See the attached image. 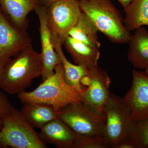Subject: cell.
Masks as SVG:
<instances>
[{"label":"cell","mask_w":148,"mask_h":148,"mask_svg":"<svg viewBox=\"0 0 148 148\" xmlns=\"http://www.w3.org/2000/svg\"><path fill=\"white\" fill-rule=\"evenodd\" d=\"M60 1H63V0H40V5L47 7L52 3Z\"/></svg>","instance_id":"cell-24"},{"label":"cell","mask_w":148,"mask_h":148,"mask_svg":"<svg viewBox=\"0 0 148 148\" xmlns=\"http://www.w3.org/2000/svg\"><path fill=\"white\" fill-rule=\"evenodd\" d=\"M73 148H110L104 136L77 134Z\"/></svg>","instance_id":"cell-21"},{"label":"cell","mask_w":148,"mask_h":148,"mask_svg":"<svg viewBox=\"0 0 148 148\" xmlns=\"http://www.w3.org/2000/svg\"><path fill=\"white\" fill-rule=\"evenodd\" d=\"M81 95L65 80L61 63L56 66L54 74L42 82L35 90L17 94L23 104L47 105L52 107L57 112L69 104L81 101Z\"/></svg>","instance_id":"cell-2"},{"label":"cell","mask_w":148,"mask_h":148,"mask_svg":"<svg viewBox=\"0 0 148 148\" xmlns=\"http://www.w3.org/2000/svg\"><path fill=\"white\" fill-rule=\"evenodd\" d=\"M79 1L83 12L110 41L117 44H128L132 34L125 27L121 14L110 0Z\"/></svg>","instance_id":"cell-3"},{"label":"cell","mask_w":148,"mask_h":148,"mask_svg":"<svg viewBox=\"0 0 148 148\" xmlns=\"http://www.w3.org/2000/svg\"><path fill=\"white\" fill-rule=\"evenodd\" d=\"M75 63L88 70L98 66L100 58L99 49L91 47L68 36L63 44Z\"/></svg>","instance_id":"cell-15"},{"label":"cell","mask_w":148,"mask_h":148,"mask_svg":"<svg viewBox=\"0 0 148 148\" xmlns=\"http://www.w3.org/2000/svg\"><path fill=\"white\" fill-rule=\"evenodd\" d=\"M42 71L41 54L30 45L6 62L0 79V88L8 94H18L25 91L34 79L41 76Z\"/></svg>","instance_id":"cell-1"},{"label":"cell","mask_w":148,"mask_h":148,"mask_svg":"<svg viewBox=\"0 0 148 148\" xmlns=\"http://www.w3.org/2000/svg\"><path fill=\"white\" fill-rule=\"evenodd\" d=\"M8 60H5V59L0 58V79H1V77L4 66Z\"/></svg>","instance_id":"cell-26"},{"label":"cell","mask_w":148,"mask_h":148,"mask_svg":"<svg viewBox=\"0 0 148 148\" xmlns=\"http://www.w3.org/2000/svg\"><path fill=\"white\" fill-rule=\"evenodd\" d=\"M144 72L145 73L146 75L148 76V66L145 69V72Z\"/></svg>","instance_id":"cell-27"},{"label":"cell","mask_w":148,"mask_h":148,"mask_svg":"<svg viewBox=\"0 0 148 148\" xmlns=\"http://www.w3.org/2000/svg\"><path fill=\"white\" fill-rule=\"evenodd\" d=\"M117 1L119 2L120 3L125 9L130 5L133 0H117Z\"/></svg>","instance_id":"cell-25"},{"label":"cell","mask_w":148,"mask_h":148,"mask_svg":"<svg viewBox=\"0 0 148 148\" xmlns=\"http://www.w3.org/2000/svg\"><path fill=\"white\" fill-rule=\"evenodd\" d=\"M51 38L56 51L61 60L64 72V77L66 82L80 92L84 90L82 83L84 82L88 84L89 71L84 66L75 65L68 60L62 49V44L60 38L51 33Z\"/></svg>","instance_id":"cell-13"},{"label":"cell","mask_w":148,"mask_h":148,"mask_svg":"<svg viewBox=\"0 0 148 148\" xmlns=\"http://www.w3.org/2000/svg\"><path fill=\"white\" fill-rule=\"evenodd\" d=\"M124 10V24L130 32L148 26V0H133Z\"/></svg>","instance_id":"cell-19"},{"label":"cell","mask_w":148,"mask_h":148,"mask_svg":"<svg viewBox=\"0 0 148 148\" xmlns=\"http://www.w3.org/2000/svg\"><path fill=\"white\" fill-rule=\"evenodd\" d=\"M14 108L6 95L0 90V130L3 127L5 116Z\"/></svg>","instance_id":"cell-22"},{"label":"cell","mask_w":148,"mask_h":148,"mask_svg":"<svg viewBox=\"0 0 148 148\" xmlns=\"http://www.w3.org/2000/svg\"><path fill=\"white\" fill-rule=\"evenodd\" d=\"M0 5L17 28L27 31V16L40 5V0H0Z\"/></svg>","instance_id":"cell-14"},{"label":"cell","mask_w":148,"mask_h":148,"mask_svg":"<svg viewBox=\"0 0 148 148\" xmlns=\"http://www.w3.org/2000/svg\"><path fill=\"white\" fill-rule=\"evenodd\" d=\"M38 135L45 144L58 148H73L77 134L57 118L43 126Z\"/></svg>","instance_id":"cell-12"},{"label":"cell","mask_w":148,"mask_h":148,"mask_svg":"<svg viewBox=\"0 0 148 148\" xmlns=\"http://www.w3.org/2000/svg\"><path fill=\"white\" fill-rule=\"evenodd\" d=\"M89 82L81 95V102L100 114L104 108L111 92V80L108 73L98 66L89 70Z\"/></svg>","instance_id":"cell-8"},{"label":"cell","mask_w":148,"mask_h":148,"mask_svg":"<svg viewBox=\"0 0 148 148\" xmlns=\"http://www.w3.org/2000/svg\"><path fill=\"white\" fill-rule=\"evenodd\" d=\"M57 115L77 134L103 136L105 114L98 113L81 101L69 104Z\"/></svg>","instance_id":"cell-6"},{"label":"cell","mask_w":148,"mask_h":148,"mask_svg":"<svg viewBox=\"0 0 148 148\" xmlns=\"http://www.w3.org/2000/svg\"><path fill=\"white\" fill-rule=\"evenodd\" d=\"M32 42L27 31L11 24L0 11V58L9 60L32 44Z\"/></svg>","instance_id":"cell-10"},{"label":"cell","mask_w":148,"mask_h":148,"mask_svg":"<svg viewBox=\"0 0 148 148\" xmlns=\"http://www.w3.org/2000/svg\"><path fill=\"white\" fill-rule=\"evenodd\" d=\"M114 148H136L133 143L129 138L123 139L116 144Z\"/></svg>","instance_id":"cell-23"},{"label":"cell","mask_w":148,"mask_h":148,"mask_svg":"<svg viewBox=\"0 0 148 148\" xmlns=\"http://www.w3.org/2000/svg\"><path fill=\"white\" fill-rule=\"evenodd\" d=\"M106 124L103 136L110 148H114L123 139L129 138L136 121L122 98L110 93L104 108Z\"/></svg>","instance_id":"cell-5"},{"label":"cell","mask_w":148,"mask_h":148,"mask_svg":"<svg viewBox=\"0 0 148 148\" xmlns=\"http://www.w3.org/2000/svg\"><path fill=\"white\" fill-rule=\"evenodd\" d=\"M97 27L88 16L82 12L78 21L69 32V36L95 48L100 49Z\"/></svg>","instance_id":"cell-18"},{"label":"cell","mask_w":148,"mask_h":148,"mask_svg":"<svg viewBox=\"0 0 148 148\" xmlns=\"http://www.w3.org/2000/svg\"><path fill=\"white\" fill-rule=\"evenodd\" d=\"M47 7L48 23L51 33L58 36L63 44L82 12L79 1H58Z\"/></svg>","instance_id":"cell-7"},{"label":"cell","mask_w":148,"mask_h":148,"mask_svg":"<svg viewBox=\"0 0 148 148\" xmlns=\"http://www.w3.org/2000/svg\"><path fill=\"white\" fill-rule=\"evenodd\" d=\"M128 138L136 148H148V119L136 122Z\"/></svg>","instance_id":"cell-20"},{"label":"cell","mask_w":148,"mask_h":148,"mask_svg":"<svg viewBox=\"0 0 148 148\" xmlns=\"http://www.w3.org/2000/svg\"><path fill=\"white\" fill-rule=\"evenodd\" d=\"M24 105L20 111L21 114L34 128L40 129L45 125L58 118L57 112L50 106L35 103Z\"/></svg>","instance_id":"cell-17"},{"label":"cell","mask_w":148,"mask_h":148,"mask_svg":"<svg viewBox=\"0 0 148 148\" xmlns=\"http://www.w3.org/2000/svg\"><path fill=\"white\" fill-rule=\"evenodd\" d=\"M8 147L47 148L20 111L14 108L5 116L0 130V148Z\"/></svg>","instance_id":"cell-4"},{"label":"cell","mask_w":148,"mask_h":148,"mask_svg":"<svg viewBox=\"0 0 148 148\" xmlns=\"http://www.w3.org/2000/svg\"><path fill=\"white\" fill-rule=\"evenodd\" d=\"M135 31L128 43L127 58L135 68L145 70L148 66V32L144 27Z\"/></svg>","instance_id":"cell-16"},{"label":"cell","mask_w":148,"mask_h":148,"mask_svg":"<svg viewBox=\"0 0 148 148\" xmlns=\"http://www.w3.org/2000/svg\"><path fill=\"white\" fill-rule=\"evenodd\" d=\"M132 76L131 87L123 100L135 121L148 119V76L135 69Z\"/></svg>","instance_id":"cell-9"},{"label":"cell","mask_w":148,"mask_h":148,"mask_svg":"<svg viewBox=\"0 0 148 148\" xmlns=\"http://www.w3.org/2000/svg\"><path fill=\"white\" fill-rule=\"evenodd\" d=\"M47 9L46 6L40 5L34 10L40 23V53L42 62V82L53 75L56 66L61 63L52 42L51 32L48 23Z\"/></svg>","instance_id":"cell-11"}]
</instances>
